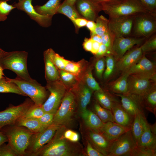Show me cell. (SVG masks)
Segmentation results:
<instances>
[{
    "label": "cell",
    "instance_id": "1",
    "mask_svg": "<svg viewBox=\"0 0 156 156\" xmlns=\"http://www.w3.org/2000/svg\"><path fill=\"white\" fill-rule=\"evenodd\" d=\"M66 127L61 126L51 140L34 156H80L84 155L83 149L77 142H73L63 135Z\"/></svg>",
    "mask_w": 156,
    "mask_h": 156
},
{
    "label": "cell",
    "instance_id": "2",
    "mask_svg": "<svg viewBox=\"0 0 156 156\" xmlns=\"http://www.w3.org/2000/svg\"><path fill=\"white\" fill-rule=\"evenodd\" d=\"M99 2L102 10L109 18L133 15L141 12H152L138 0H107Z\"/></svg>",
    "mask_w": 156,
    "mask_h": 156
},
{
    "label": "cell",
    "instance_id": "3",
    "mask_svg": "<svg viewBox=\"0 0 156 156\" xmlns=\"http://www.w3.org/2000/svg\"><path fill=\"white\" fill-rule=\"evenodd\" d=\"M28 53L25 51L5 52L0 55V66L3 69L10 70L22 79H32L27 66Z\"/></svg>",
    "mask_w": 156,
    "mask_h": 156
},
{
    "label": "cell",
    "instance_id": "4",
    "mask_svg": "<svg viewBox=\"0 0 156 156\" xmlns=\"http://www.w3.org/2000/svg\"><path fill=\"white\" fill-rule=\"evenodd\" d=\"M0 129L7 136L8 144L17 155H26V151L34 133L26 127L16 125L6 126Z\"/></svg>",
    "mask_w": 156,
    "mask_h": 156
},
{
    "label": "cell",
    "instance_id": "5",
    "mask_svg": "<svg viewBox=\"0 0 156 156\" xmlns=\"http://www.w3.org/2000/svg\"><path fill=\"white\" fill-rule=\"evenodd\" d=\"M156 32V13L141 12L134 15L131 36L147 39Z\"/></svg>",
    "mask_w": 156,
    "mask_h": 156
},
{
    "label": "cell",
    "instance_id": "6",
    "mask_svg": "<svg viewBox=\"0 0 156 156\" xmlns=\"http://www.w3.org/2000/svg\"><path fill=\"white\" fill-rule=\"evenodd\" d=\"M26 96H28L34 104L41 106L47 99V92L45 88L36 80H26L18 77L14 79L9 78Z\"/></svg>",
    "mask_w": 156,
    "mask_h": 156
},
{
    "label": "cell",
    "instance_id": "7",
    "mask_svg": "<svg viewBox=\"0 0 156 156\" xmlns=\"http://www.w3.org/2000/svg\"><path fill=\"white\" fill-rule=\"evenodd\" d=\"M76 107L75 94L71 90L66 91L54 114L52 124L66 127L73 120Z\"/></svg>",
    "mask_w": 156,
    "mask_h": 156
},
{
    "label": "cell",
    "instance_id": "8",
    "mask_svg": "<svg viewBox=\"0 0 156 156\" xmlns=\"http://www.w3.org/2000/svg\"><path fill=\"white\" fill-rule=\"evenodd\" d=\"M46 88L50 94L42 107L45 113L55 114L66 91V89L58 80L47 81Z\"/></svg>",
    "mask_w": 156,
    "mask_h": 156
},
{
    "label": "cell",
    "instance_id": "9",
    "mask_svg": "<svg viewBox=\"0 0 156 156\" xmlns=\"http://www.w3.org/2000/svg\"><path fill=\"white\" fill-rule=\"evenodd\" d=\"M61 126L52 124L41 132L34 133L26 151V155L34 156L51 140Z\"/></svg>",
    "mask_w": 156,
    "mask_h": 156
},
{
    "label": "cell",
    "instance_id": "10",
    "mask_svg": "<svg viewBox=\"0 0 156 156\" xmlns=\"http://www.w3.org/2000/svg\"><path fill=\"white\" fill-rule=\"evenodd\" d=\"M136 146L130 130L111 142L107 156H131Z\"/></svg>",
    "mask_w": 156,
    "mask_h": 156
},
{
    "label": "cell",
    "instance_id": "11",
    "mask_svg": "<svg viewBox=\"0 0 156 156\" xmlns=\"http://www.w3.org/2000/svg\"><path fill=\"white\" fill-rule=\"evenodd\" d=\"M34 103L31 99H27L18 105L10 106L0 111V129L7 125H14Z\"/></svg>",
    "mask_w": 156,
    "mask_h": 156
},
{
    "label": "cell",
    "instance_id": "12",
    "mask_svg": "<svg viewBox=\"0 0 156 156\" xmlns=\"http://www.w3.org/2000/svg\"><path fill=\"white\" fill-rule=\"evenodd\" d=\"M134 15L109 18V31L115 37L131 36Z\"/></svg>",
    "mask_w": 156,
    "mask_h": 156
},
{
    "label": "cell",
    "instance_id": "13",
    "mask_svg": "<svg viewBox=\"0 0 156 156\" xmlns=\"http://www.w3.org/2000/svg\"><path fill=\"white\" fill-rule=\"evenodd\" d=\"M128 80V94L144 96L152 89L151 81L155 78L138 75H131Z\"/></svg>",
    "mask_w": 156,
    "mask_h": 156
},
{
    "label": "cell",
    "instance_id": "14",
    "mask_svg": "<svg viewBox=\"0 0 156 156\" xmlns=\"http://www.w3.org/2000/svg\"><path fill=\"white\" fill-rule=\"evenodd\" d=\"M146 38L134 37H115L112 48V54L117 60L121 57L135 45L144 42Z\"/></svg>",
    "mask_w": 156,
    "mask_h": 156
},
{
    "label": "cell",
    "instance_id": "15",
    "mask_svg": "<svg viewBox=\"0 0 156 156\" xmlns=\"http://www.w3.org/2000/svg\"><path fill=\"white\" fill-rule=\"evenodd\" d=\"M33 0H18L12 4L15 8L25 12L32 19L43 27H48L51 23L52 17L40 15L37 13L32 4Z\"/></svg>",
    "mask_w": 156,
    "mask_h": 156
},
{
    "label": "cell",
    "instance_id": "16",
    "mask_svg": "<svg viewBox=\"0 0 156 156\" xmlns=\"http://www.w3.org/2000/svg\"><path fill=\"white\" fill-rule=\"evenodd\" d=\"M86 128L84 131L85 138L104 156H107L111 142L99 131L91 129L86 126Z\"/></svg>",
    "mask_w": 156,
    "mask_h": 156
},
{
    "label": "cell",
    "instance_id": "17",
    "mask_svg": "<svg viewBox=\"0 0 156 156\" xmlns=\"http://www.w3.org/2000/svg\"><path fill=\"white\" fill-rule=\"evenodd\" d=\"M125 72L129 75H140L156 78L155 66L144 54L138 62Z\"/></svg>",
    "mask_w": 156,
    "mask_h": 156
},
{
    "label": "cell",
    "instance_id": "18",
    "mask_svg": "<svg viewBox=\"0 0 156 156\" xmlns=\"http://www.w3.org/2000/svg\"><path fill=\"white\" fill-rule=\"evenodd\" d=\"M77 7L80 14L88 21H94L102 10L100 3L94 0H78Z\"/></svg>",
    "mask_w": 156,
    "mask_h": 156
},
{
    "label": "cell",
    "instance_id": "19",
    "mask_svg": "<svg viewBox=\"0 0 156 156\" xmlns=\"http://www.w3.org/2000/svg\"><path fill=\"white\" fill-rule=\"evenodd\" d=\"M131 129V127H124L115 122L108 121L103 123L99 132L112 142Z\"/></svg>",
    "mask_w": 156,
    "mask_h": 156
},
{
    "label": "cell",
    "instance_id": "20",
    "mask_svg": "<svg viewBox=\"0 0 156 156\" xmlns=\"http://www.w3.org/2000/svg\"><path fill=\"white\" fill-rule=\"evenodd\" d=\"M143 55L140 47L130 50L118 60L116 64L117 69L125 72L138 62Z\"/></svg>",
    "mask_w": 156,
    "mask_h": 156
},
{
    "label": "cell",
    "instance_id": "21",
    "mask_svg": "<svg viewBox=\"0 0 156 156\" xmlns=\"http://www.w3.org/2000/svg\"><path fill=\"white\" fill-rule=\"evenodd\" d=\"M137 146L140 148L156 151V138L155 133L146 120L144 129Z\"/></svg>",
    "mask_w": 156,
    "mask_h": 156
},
{
    "label": "cell",
    "instance_id": "22",
    "mask_svg": "<svg viewBox=\"0 0 156 156\" xmlns=\"http://www.w3.org/2000/svg\"><path fill=\"white\" fill-rule=\"evenodd\" d=\"M116 123L124 127H131L134 117L120 105L115 104L111 110Z\"/></svg>",
    "mask_w": 156,
    "mask_h": 156
},
{
    "label": "cell",
    "instance_id": "23",
    "mask_svg": "<svg viewBox=\"0 0 156 156\" xmlns=\"http://www.w3.org/2000/svg\"><path fill=\"white\" fill-rule=\"evenodd\" d=\"M117 95L121 98L122 107L131 116L134 117L139 114L144 115L140 106L130 95L118 94Z\"/></svg>",
    "mask_w": 156,
    "mask_h": 156
},
{
    "label": "cell",
    "instance_id": "24",
    "mask_svg": "<svg viewBox=\"0 0 156 156\" xmlns=\"http://www.w3.org/2000/svg\"><path fill=\"white\" fill-rule=\"evenodd\" d=\"M80 114L86 127L99 131L103 123L94 112L86 109Z\"/></svg>",
    "mask_w": 156,
    "mask_h": 156
},
{
    "label": "cell",
    "instance_id": "25",
    "mask_svg": "<svg viewBox=\"0 0 156 156\" xmlns=\"http://www.w3.org/2000/svg\"><path fill=\"white\" fill-rule=\"evenodd\" d=\"M45 63V77L47 81L58 80L59 73L52 62L48 49L44 53Z\"/></svg>",
    "mask_w": 156,
    "mask_h": 156
},
{
    "label": "cell",
    "instance_id": "26",
    "mask_svg": "<svg viewBox=\"0 0 156 156\" xmlns=\"http://www.w3.org/2000/svg\"><path fill=\"white\" fill-rule=\"evenodd\" d=\"M60 0H49L42 5L34 6L36 12L39 14L52 17L57 13L60 4Z\"/></svg>",
    "mask_w": 156,
    "mask_h": 156
},
{
    "label": "cell",
    "instance_id": "27",
    "mask_svg": "<svg viewBox=\"0 0 156 156\" xmlns=\"http://www.w3.org/2000/svg\"><path fill=\"white\" fill-rule=\"evenodd\" d=\"M146 120L144 115L141 114H138L134 117L131 131L137 145L143 131Z\"/></svg>",
    "mask_w": 156,
    "mask_h": 156
},
{
    "label": "cell",
    "instance_id": "28",
    "mask_svg": "<svg viewBox=\"0 0 156 156\" xmlns=\"http://www.w3.org/2000/svg\"><path fill=\"white\" fill-rule=\"evenodd\" d=\"M14 124L25 127L34 133L41 132L45 129L41 125L38 119L21 117L16 121Z\"/></svg>",
    "mask_w": 156,
    "mask_h": 156
},
{
    "label": "cell",
    "instance_id": "29",
    "mask_svg": "<svg viewBox=\"0 0 156 156\" xmlns=\"http://www.w3.org/2000/svg\"><path fill=\"white\" fill-rule=\"evenodd\" d=\"M77 97L80 112L87 109L92 95V90L87 86H81L77 92Z\"/></svg>",
    "mask_w": 156,
    "mask_h": 156
},
{
    "label": "cell",
    "instance_id": "30",
    "mask_svg": "<svg viewBox=\"0 0 156 156\" xmlns=\"http://www.w3.org/2000/svg\"><path fill=\"white\" fill-rule=\"evenodd\" d=\"M57 13L64 14L68 17L73 23L75 19L81 18L74 6V5L70 4L66 0L60 5L57 10Z\"/></svg>",
    "mask_w": 156,
    "mask_h": 156
},
{
    "label": "cell",
    "instance_id": "31",
    "mask_svg": "<svg viewBox=\"0 0 156 156\" xmlns=\"http://www.w3.org/2000/svg\"><path fill=\"white\" fill-rule=\"evenodd\" d=\"M129 75L124 73V75L114 82L111 86L112 90L115 92L127 95L128 91V78Z\"/></svg>",
    "mask_w": 156,
    "mask_h": 156
},
{
    "label": "cell",
    "instance_id": "32",
    "mask_svg": "<svg viewBox=\"0 0 156 156\" xmlns=\"http://www.w3.org/2000/svg\"><path fill=\"white\" fill-rule=\"evenodd\" d=\"M0 93H14L26 96L16 85L10 81L9 78L4 77L0 79Z\"/></svg>",
    "mask_w": 156,
    "mask_h": 156
},
{
    "label": "cell",
    "instance_id": "33",
    "mask_svg": "<svg viewBox=\"0 0 156 156\" xmlns=\"http://www.w3.org/2000/svg\"><path fill=\"white\" fill-rule=\"evenodd\" d=\"M93 112L98 116L103 123L108 121L115 122L112 111L103 107L98 104H94Z\"/></svg>",
    "mask_w": 156,
    "mask_h": 156
},
{
    "label": "cell",
    "instance_id": "34",
    "mask_svg": "<svg viewBox=\"0 0 156 156\" xmlns=\"http://www.w3.org/2000/svg\"><path fill=\"white\" fill-rule=\"evenodd\" d=\"M94 95L102 107L105 109L111 111L116 104L113 103L111 98L102 90L96 91Z\"/></svg>",
    "mask_w": 156,
    "mask_h": 156
},
{
    "label": "cell",
    "instance_id": "35",
    "mask_svg": "<svg viewBox=\"0 0 156 156\" xmlns=\"http://www.w3.org/2000/svg\"><path fill=\"white\" fill-rule=\"evenodd\" d=\"M96 27L94 32L91 36L97 34L101 36L108 31L109 19L102 15L98 16L96 20Z\"/></svg>",
    "mask_w": 156,
    "mask_h": 156
},
{
    "label": "cell",
    "instance_id": "36",
    "mask_svg": "<svg viewBox=\"0 0 156 156\" xmlns=\"http://www.w3.org/2000/svg\"><path fill=\"white\" fill-rule=\"evenodd\" d=\"M45 113L42 105H31L21 117L25 118L38 119Z\"/></svg>",
    "mask_w": 156,
    "mask_h": 156
},
{
    "label": "cell",
    "instance_id": "37",
    "mask_svg": "<svg viewBox=\"0 0 156 156\" xmlns=\"http://www.w3.org/2000/svg\"><path fill=\"white\" fill-rule=\"evenodd\" d=\"M48 50L51 59L55 66L60 70H64L66 65L69 61L55 53L52 49H49Z\"/></svg>",
    "mask_w": 156,
    "mask_h": 156
},
{
    "label": "cell",
    "instance_id": "38",
    "mask_svg": "<svg viewBox=\"0 0 156 156\" xmlns=\"http://www.w3.org/2000/svg\"><path fill=\"white\" fill-rule=\"evenodd\" d=\"M143 54L144 53L155 50L156 49V34H153L146 39L140 46Z\"/></svg>",
    "mask_w": 156,
    "mask_h": 156
},
{
    "label": "cell",
    "instance_id": "39",
    "mask_svg": "<svg viewBox=\"0 0 156 156\" xmlns=\"http://www.w3.org/2000/svg\"><path fill=\"white\" fill-rule=\"evenodd\" d=\"M15 8L12 5L8 4L7 1H0V21L6 20L7 16Z\"/></svg>",
    "mask_w": 156,
    "mask_h": 156
},
{
    "label": "cell",
    "instance_id": "40",
    "mask_svg": "<svg viewBox=\"0 0 156 156\" xmlns=\"http://www.w3.org/2000/svg\"><path fill=\"white\" fill-rule=\"evenodd\" d=\"M85 81L87 86L92 90H102L99 84L93 77L91 70H89L85 75Z\"/></svg>",
    "mask_w": 156,
    "mask_h": 156
},
{
    "label": "cell",
    "instance_id": "41",
    "mask_svg": "<svg viewBox=\"0 0 156 156\" xmlns=\"http://www.w3.org/2000/svg\"><path fill=\"white\" fill-rule=\"evenodd\" d=\"M115 58L112 54L108 55L106 58V67L104 74L105 79L109 77L112 73L115 67Z\"/></svg>",
    "mask_w": 156,
    "mask_h": 156
},
{
    "label": "cell",
    "instance_id": "42",
    "mask_svg": "<svg viewBox=\"0 0 156 156\" xmlns=\"http://www.w3.org/2000/svg\"><path fill=\"white\" fill-rule=\"evenodd\" d=\"M101 37L102 40V44L106 46L109 51L112 54V46L115 37L109 30Z\"/></svg>",
    "mask_w": 156,
    "mask_h": 156
},
{
    "label": "cell",
    "instance_id": "43",
    "mask_svg": "<svg viewBox=\"0 0 156 156\" xmlns=\"http://www.w3.org/2000/svg\"><path fill=\"white\" fill-rule=\"evenodd\" d=\"M81 69V66L79 62H69L66 65L64 70L74 75L79 74Z\"/></svg>",
    "mask_w": 156,
    "mask_h": 156
},
{
    "label": "cell",
    "instance_id": "44",
    "mask_svg": "<svg viewBox=\"0 0 156 156\" xmlns=\"http://www.w3.org/2000/svg\"><path fill=\"white\" fill-rule=\"evenodd\" d=\"M86 148L83 150L84 155L88 156H104L100 152L97 150L92 145L89 141L85 138Z\"/></svg>",
    "mask_w": 156,
    "mask_h": 156
},
{
    "label": "cell",
    "instance_id": "45",
    "mask_svg": "<svg viewBox=\"0 0 156 156\" xmlns=\"http://www.w3.org/2000/svg\"><path fill=\"white\" fill-rule=\"evenodd\" d=\"M54 114L45 112L38 120L41 125L45 129L52 125Z\"/></svg>",
    "mask_w": 156,
    "mask_h": 156
},
{
    "label": "cell",
    "instance_id": "46",
    "mask_svg": "<svg viewBox=\"0 0 156 156\" xmlns=\"http://www.w3.org/2000/svg\"><path fill=\"white\" fill-rule=\"evenodd\" d=\"M156 155V151L140 148L136 146L131 156H155Z\"/></svg>",
    "mask_w": 156,
    "mask_h": 156
},
{
    "label": "cell",
    "instance_id": "47",
    "mask_svg": "<svg viewBox=\"0 0 156 156\" xmlns=\"http://www.w3.org/2000/svg\"><path fill=\"white\" fill-rule=\"evenodd\" d=\"M14 151L8 143H3L0 146V156H17Z\"/></svg>",
    "mask_w": 156,
    "mask_h": 156
},
{
    "label": "cell",
    "instance_id": "48",
    "mask_svg": "<svg viewBox=\"0 0 156 156\" xmlns=\"http://www.w3.org/2000/svg\"><path fill=\"white\" fill-rule=\"evenodd\" d=\"M64 130L63 135L64 137L69 141L73 142H77L79 139V134L71 129Z\"/></svg>",
    "mask_w": 156,
    "mask_h": 156
},
{
    "label": "cell",
    "instance_id": "49",
    "mask_svg": "<svg viewBox=\"0 0 156 156\" xmlns=\"http://www.w3.org/2000/svg\"><path fill=\"white\" fill-rule=\"evenodd\" d=\"M59 74L62 81L67 84L73 83L75 80L74 75L64 70H60Z\"/></svg>",
    "mask_w": 156,
    "mask_h": 156
},
{
    "label": "cell",
    "instance_id": "50",
    "mask_svg": "<svg viewBox=\"0 0 156 156\" xmlns=\"http://www.w3.org/2000/svg\"><path fill=\"white\" fill-rule=\"evenodd\" d=\"M144 96H146L148 103L153 108H155L156 105V91L152 89Z\"/></svg>",
    "mask_w": 156,
    "mask_h": 156
},
{
    "label": "cell",
    "instance_id": "51",
    "mask_svg": "<svg viewBox=\"0 0 156 156\" xmlns=\"http://www.w3.org/2000/svg\"><path fill=\"white\" fill-rule=\"evenodd\" d=\"M105 60L103 57L99 60L95 66L96 74L98 77L101 78L105 66Z\"/></svg>",
    "mask_w": 156,
    "mask_h": 156
},
{
    "label": "cell",
    "instance_id": "52",
    "mask_svg": "<svg viewBox=\"0 0 156 156\" xmlns=\"http://www.w3.org/2000/svg\"><path fill=\"white\" fill-rule=\"evenodd\" d=\"M148 10L156 13V0H138Z\"/></svg>",
    "mask_w": 156,
    "mask_h": 156
},
{
    "label": "cell",
    "instance_id": "53",
    "mask_svg": "<svg viewBox=\"0 0 156 156\" xmlns=\"http://www.w3.org/2000/svg\"><path fill=\"white\" fill-rule=\"evenodd\" d=\"M107 54H108V55L112 54L109 51L106 46L103 44H101L98 51L96 55L99 56H101Z\"/></svg>",
    "mask_w": 156,
    "mask_h": 156
},
{
    "label": "cell",
    "instance_id": "54",
    "mask_svg": "<svg viewBox=\"0 0 156 156\" xmlns=\"http://www.w3.org/2000/svg\"><path fill=\"white\" fill-rule=\"evenodd\" d=\"M88 21L85 18H78L74 20L73 24L76 27L81 28L86 26Z\"/></svg>",
    "mask_w": 156,
    "mask_h": 156
},
{
    "label": "cell",
    "instance_id": "55",
    "mask_svg": "<svg viewBox=\"0 0 156 156\" xmlns=\"http://www.w3.org/2000/svg\"><path fill=\"white\" fill-rule=\"evenodd\" d=\"M93 40L91 38H85L83 44L84 49L88 51H91L92 45Z\"/></svg>",
    "mask_w": 156,
    "mask_h": 156
},
{
    "label": "cell",
    "instance_id": "56",
    "mask_svg": "<svg viewBox=\"0 0 156 156\" xmlns=\"http://www.w3.org/2000/svg\"><path fill=\"white\" fill-rule=\"evenodd\" d=\"M86 26L90 31V35L94 32L96 27V24L94 21L88 20Z\"/></svg>",
    "mask_w": 156,
    "mask_h": 156
},
{
    "label": "cell",
    "instance_id": "57",
    "mask_svg": "<svg viewBox=\"0 0 156 156\" xmlns=\"http://www.w3.org/2000/svg\"><path fill=\"white\" fill-rule=\"evenodd\" d=\"M101 44L97 42L93 41L92 49L91 52L93 54L96 55Z\"/></svg>",
    "mask_w": 156,
    "mask_h": 156
},
{
    "label": "cell",
    "instance_id": "58",
    "mask_svg": "<svg viewBox=\"0 0 156 156\" xmlns=\"http://www.w3.org/2000/svg\"><path fill=\"white\" fill-rule=\"evenodd\" d=\"M7 141H8V139L7 136L1 131L0 129V146Z\"/></svg>",
    "mask_w": 156,
    "mask_h": 156
},
{
    "label": "cell",
    "instance_id": "59",
    "mask_svg": "<svg viewBox=\"0 0 156 156\" xmlns=\"http://www.w3.org/2000/svg\"><path fill=\"white\" fill-rule=\"evenodd\" d=\"M91 39L93 41L97 42L100 44H102V40L101 36L97 34L91 36Z\"/></svg>",
    "mask_w": 156,
    "mask_h": 156
},
{
    "label": "cell",
    "instance_id": "60",
    "mask_svg": "<svg viewBox=\"0 0 156 156\" xmlns=\"http://www.w3.org/2000/svg\"><path fill=\"white\" fill-rule=\"evenodd\" d=\"M4 70L0 66V79L3 78L4 75V74L3 73V70Z\"/></svg>",
    "mask_w": 156,
    "mask_h": 156
},
{
    "label": "cell",
    "instance_id": "61",
    "mask_svg": "<svg viewBox=\"0 0 156 156\" xmlns=\"http://www.w3.org/2000/svg\"><path fill=\"white\" fill-rule=\"evenodd\" d=\"M70 4L74 5L75 2L78 0H66Z\"/></svg>",
    "mask_w": 156,
    "mask_h": 156
},
{
    "label": "cell",
    "instance_id": "62",
    "mask_svg": "<svg viewBox=\"0 0 156 156\" xmlns=\"http://www.w3.org/2000/svg\"><path fill=\"white\" fill-rule=\"evenodd\" d=\"M6 51H5L3 50L0 48V55L3 54Z\"/></svg>",
    "mask_w": 156,
    "mask_h": 156
},
{
    "label": "cell",
    "instance_id": "63",
    "mask_svg": "<svg viewBox=\"0 0 156 156\" xmlns=\"http://www.w3.org/2000/svg\"><path fill=\"white\" fill-rule=\"evenodd\" d=\"M95 0V1H97L100 2V1H106V0Z\"/></svg>",
    "mask_w": 156,
    "mask_h": 156
},
{
    "label": "cell",
    "instance_id": "64",
    "mask_svg": "<svg viewBox=\"0 0 156 156\" xmlns=\"http://www.w3.org/2000/svg\"><path fill=\"white\" fill-rule=\"evenodd\" d=\"M9 0H0V1H9Z\"/></svg>",
    "mask_w": 156,
    "mask_h": 156
}]
</instances>
